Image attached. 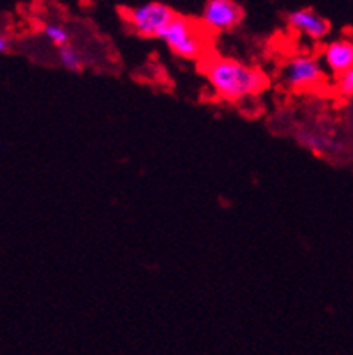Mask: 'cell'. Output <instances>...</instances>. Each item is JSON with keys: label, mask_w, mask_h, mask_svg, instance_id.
Listing matches in <instances>:
<instances>
[{"label": "cell", "mask_w": 353, "mask_h": 355, "mask_svg": "<svg viewBox=\"0 0 353 355\" xmlns=\"http://www.w3.org/2000/svg\"><path fill=\"white\" fill-rule=\"evenodd\" d=\"M205 76L214 92L232 103L251 98L267 85V76L261 71L233 59L210 60Z\"/></svg>", "instance_id": "cell-1"}, {"label": "cell", "mask_w": 353, "mask_h": 355, "mask_svg": "<svg viewBox=\"0 0 353 355\" xmlns=\"http://www.w3.org/2000/svg\"><path fill=\"white\" fill-rule=\"evenodd\" d=\"M157 40L163 41L168 50L182 59H196L202 53L203 43L194 32L193 24L182 16H175L173 20L161 31Z\"/></svg>", "instance_id": "cell-2"}, {"label": "cell", "mask_w": 353, "mask_h": 355, "mask_svg": "<svg viewBox=\"0 0 353 355\" xmlns=\"http://www.w3.org/2000/svg\"><path fill=\"white\" fill-rule=\"evenodd\" d=\"M175 12L161 2H145L129 11L128 21L141 37H160L161 31L175 18Z\"/></svg>", "instance_id": "cell-3"}, {"label": "cell", "mask_w": 353, "mask_h": 355, "mask_svg": "<svg viewBox=\"0 0 353 355\" xmlns=\"http://www.w3.org/2000/svg\"><path fill=\"white\" fill-rule=\"evenodd\" d=\"M325 76L318 59L311 55H295L284 67V83L291 89H307L320 83Z\"/></svg>", "instance_id": "cell-4"}, {"label": "cell", "mask_w": 353, "mask_h": 355, "mask_svg": "<svg viewBox=\"0 0 353 355\" xmlns=\"http://www.w3.org/2000/svg\"><path fill=\"white\" fill-rule=\"evenodd\" d=\"M241 18V8L233 0H209L202 12V24L212 32H226L237 27Z\"/></svg>", "instance_id": "cell-5"}, {"label": "cell", "mask_w": 353, "mask_h": 355, "mask_svg": "<svg viewBox=\"0 0 353 355\" xmlns=\"http://www.w3.org/2000/svg\"><path fill=\"white\" fill-rule=\"evenodd\" d=\"M288 25L309 40H323L330 31L329 21L311 9H297L288 15Z\"/></svg>", "instance_id": "cell-6"}, {"label": "cell", "mask_w": 353, "mask_h": 355, "mask_svg": "<svg viewBox=\"0 0 353 355\" xmlns=\"http://www.w3.org/2000/svg\"><path fill=\"white\" fill-rule=\"evenodd\" d=\"M323 60L332 73L341 76L343 73L353 67V41L338 40L327 44L323 51Z\"/></svg>", "instance_id": "cell-7"}, {"label": "cell", "mask_w": 353, "mask_h": 355, "mask_svg": "<svg viewBox=\"0 0 353 355\" xmlns=\"http://www.w3.org/2000/svg\"><path fill=\"white\" fill-rule=\"evenodd\" d=\"M58 64L66 71H71V73H82L87 60L85 55L69 43L66 46L58 48Z\"/></svg>", "instance_id": "cell-8"}, {"label": "cell", "mask_w": 353, "mask_h": 355, "mask_svg": "<svg viewBox=\"0 0 353 355\" xmlns=\"http://www.w3.org/2000/svg\"><path fill=\"white\" fill-rule=\"evenodd\" d=\"M297 140H299L304 147L311 148V150H316V153H327V150H332V148L336 147V141H332L330 138L322 137V135L311 133V131H299Z\"/></svg>", "instance_id": "cell-9"}, {"label": "cell", "mask_w": 353, "mask_h": 355, "mask_svg": "<svg viewBox=\"0 0 353 355\" xmlns=\"http://www.w3.org/2000/svg\"><path fill=\"white\" fill-rule=\"evenodd\" d=\"M43 35L53 44L55 48H62L66 44L71 43V35L67 28H64L62 25L58 24H48L44 25Z\"/></svg>", "instance_id": "cell-10"}, {"label": "cell", "mask_w": 353, "mask_h": 355, "mask_svg": "<svg viewBox=\"0 0 353 355\" xmlns=\"http://www.w3.org/2000/svg\"><path fill=\"white\" fill-rule=\"evenodd\" d=\"M339 90H341V94L346 96V98H353V67L341 74V78H339Z\"/></svg>", "instance_id": "cell-11"}, {"label": "cell", "mask_w": 353, "mask_h": 355, "mask_svg": "<svg viewBox=\"0 0 353 355\" xmlns=\"http://www.w3.org/2000/svg\"><path fill=\"white\" fill-rule=\"evenodd\" d=\"M9 50V41L4 35V32L0 31V53H6Z\"/></svg>", "instance_id": "cell-12"}]
</instances>
